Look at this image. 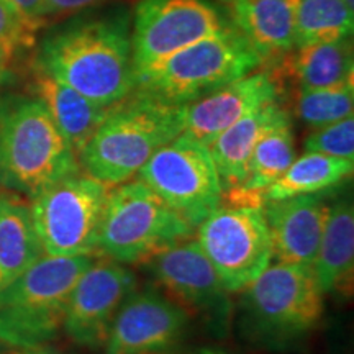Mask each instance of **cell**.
<instances>
[{
	"mask_svg": "<svg viewBox=\"0 0 354 354\" xmlns=\"http://www.w3.org/2000/svg\"><path fill=\"white\" fill-rule=\"evenodd\" d=\"M37 66L102 107L136 91L127 12L73 21L44 39Z\"/></svg>",
	"mask_w": 354,
	"mask_h": 354,
	"instance_id": "cell-1",
	"label": "cell"
},
{
	"mask_svg": "<svg viewBox=\"0 0 354 354\" xmlns=\"http://www.w3.org/2000/svg\"><path fill=\"white\" fill-rule=\"evenodd\" d=\"M184 130V105L136 88L112 105L92 138L79 153L81 169L109 187L138 176L162 146Z\"/></svg>",
	"mask_w": 354,
	"mask_h": 354,
	"instance_id": "cell-2",
	"label": "cell"
},
{
	"mask_svg": "<svg viewBox=\"0 0 354 354\" xmlns=\"http://www.w3.org/2000/svg\"><path fill=\"white\" fill-rule=\"evenodd\" d=\"M77 154L33 94H0V184L32 201L81 172Z\"/></svg>",
	"mask_w": 354,
	"mask_h": 354,
	"instance_id": "cell-3",
	"label": "cell"
},
{
	"mask_svg": "<svg viewBox=\"0 0 354 354\" xmlns=\"http://www.w3.org/2000/svg\"><path fill=\"white\" fill-rule=\"evenodd\" d=\"M94 259V254H43L0 289V343L30 346L55 342L63 331L71 292Z\"/></svg>",
	"mask_w": 354,
	"mask_h": 354,
	"instance_id": "cell-4",
	"label": "cell"
},
{
	"mask_svg": "<svg viewBox=\"0 0 354 354\" xmlns=\"http://www.w3.org/2000/svg\"><path fill=\"white\" fill-rule=\"evenodd\" d=\"M196 228L176 214L140 179L110 189L102 218L97 256L143 266L194 236Z\"/></svg>",
	"mask_w": 354,
	"mask_h": 354,
	"instance_id": "cell-5",
	"label": "cell"
},
{
	"mask_svg": "<svg viewBox=\"0 0 354 354\" xmlns=\"http://www.w3.org/2000/svg\"><path fill=\"white\" fill-rule=\"evenodd\" d=\"M263 64L258 53L232 25L141 73L136 76V88L171 104L187 105Z\"/></svg>",
	"mask_w": 354,
	"mask_h": 354,
	"instance_id": "cell-6",
	"label": "cell"
},
{
	"mask_svg": "<svg viewBox=\"0 0 354 354\" xmlns=\"http://www.w3.org/2000/svg\"><path fill=\"white\" fill-rule=\"evenodd\" d=\"M250 335L269 346L295 343L323 317V292L312 268L271 263L245 290Z\"/></svg>",
	"mask_w": 354,
	"mask_h": 354,
	"instance_id": "cell-7",
	"label": "cell"
},
{
	"mask_svg": "<svg viewBox=\"0 0 354 354\" xmlns=\"http://www.w3.org/2000/svg\"><path fill=\"white\" fill-rule=\"evenodd\" d=\"M110 189L81 171L33 197L30 209L43 254L59 258L97 256Z\"/></svg>",
	"mask_w": 354,
	"mask_h": 354,
	"instance_id": "cell-8",
	"label": "cell"
},
{
	"mask_svg": "<svg viewBox=\"0 0 354 354\" xmlns=\"http://www.w3.org/2000/svg\"><path fill=\"white\" fill-rule=\"evenodd\" d=\"M138 179L194 228L223 202L209 146L184 133L153 154Z\"/></svg>",
	"mask_w": 354,
	"mask_h": 354,
	"instance_id": "cell-9",
	"label": "cell"
},
{
	"mask_svg": "<svg viewBox=\"0 0 354 354\" xmlns=\"http://www.w3.org/2000/svg\"><path fill=\"white\" fill-rule=\"evenodd\" d=\"M194 240L230 294L243 292L272 263L263 209L221 203L196 227Z\"/></svg>",
	"mask_w": 354,
	"mask_h": 354,
	"instance_id": "cell-10",
	"label": "cell"
},
{
	"mask_svg": "<svg viewBox=\"0 0 354 354\" xmlns=\"http://www.w3.org/2000/svg\"><path fill=\"white\" fill-rule=\"evenodd\" d=\"M228 26L232 24L209 0H140L131 21L135 74Z\"/></svg>",
	"mask_w": 354,
	"mask_h": 354,
	"instance_id": "cell-11",
	"label": "cell"
},
{
	"mask_svg": "<svg viewBox=\"0 0 354 354\" xmlns=\"http://www.w3.org/2000/svg\"><path fill=\"white\" fill-rule=\"evenodd\" d=\"M156 287L190 317H201L216 335H225L232 318V300L218 274L192 238L169 248L143 264Z\"/></svg>",
	"mask_w": 354,
	"mask_h": 354,
	"instance_id": "cell-12",
	"label": "cell"
},
{
	"mask_svg": "<svg viewBox=\"0 0 354 354\" xmlns=\"http://www.w3.org/2000/svg\"><path fill=\"white\" fill-rule=\"evenodd\" d=\"M136 282V274L127 264L95 256L71 292L63 333L77 346L104 349L115 318Z\"/></svg>",
	"mask_w": 354,
	"mask_h": 354,
	"instance_id": "cell-13",
	"label": "cell"
},
{
	"mask_svg": "<svg viewBox=\"0 0 354 354\" xmlns=\"http://www.w3.org/2000/svg\"><path fill=\"white\" fill-rule=\"evenodd\" d=\"M190 315L154 287L135 289L115 318L104 354H176Z\"/></svg>",
	"mask_w": 354,
	"mask_h": 354,
	"instance_id": "cell-14",
	"label": "cell"
},
{
	"mask_svg": "<svg viewBox=\"0 0 354 354\" xmlns=\"http://www.w3.org/2000/svg\"><path fill=\"white\" fill-rule=\"evenodd\" d=\"M277 100V79L266 71H254L184 105L183 133L209 146L233 123Z\"/></svg>",
	"mask_w": 354,
	"mask_h": 354,
	"instance_id": "cell-15",
	"label": "cell"
},
{
	"mask_svg": "<svg viewBox=\"0 0 354 354\" xmlns=\"http://www.w3.org/2000/svg\"><path fill=\"white\" fill-rule=\"evenodd\" d=\"M330 205L318 194L266 201L263 214L269 228L272 259L312 268Z\"/></svg>",
	"mask_w": 354,
	"mask_h": 354,
	"instance_id": "cell-16",
	"label": "cell"
},
{
	"mask_svg": "<svg viewBox=\"0 0 354 354\" xmlns=\"http://www.w3.org/2000/svg\"><path fill=\"white\" fill-rule=\"evenodd\" d=\"M230 24L263 63L295 50L299 0H228Z\"/></svg>",
	"mask_w": 354,
	"mask_h": 354,
	"instance_id": "cell-17",
	"label": "cell"
},
{
	"mask_svg": "<svg viewBox=\"0 0 354 354\" xmlns=\"http://www.w3.org/2000/svg\"><path fill=\"white\" fill-rule=\"evenodd\" d=\"M289 113L277 102L264 105L221 131L209 145L218 172L223 197L236 192L248 179V166L254 146L276 123Z\"/></svg>",
	"mask_w": 354,
	"mask_h": 354,
	"instance_id": "cell-18",
	"label": "cell"
},
{
	"mask_svg": "<svg viewBox=\"0 0 354 354\" xmlns=\"http://www.w3.org/2000/svg\"><path fill=\"white\" fill-rule=\"evenodd\" d=\"M32 91L43 102L77 158L112 109L88 100L38 66L33 73Z\"/></svg>",
	"mask_w": 354,
	"mask_h": 354,
	"instance_id": "cell-19",
	"label": "cell"
},
{
	"mask_svg": "<svg viewBox=\"0 0 354 354\" xmlns=\"http://www.w3.org/2000/svg\"><path fill=\"white\" fill-rule=\"evenodd\" d=\"M313 274L323 294H351L354 272V209L351 198L328 209Z\"/></svg>",
	"mask_w": 354,
	"mask_h": 354,
	"instance_id": "cell-20",
	"label": "cell"
},
{
	"mask_svg": "<svg viewBox=\"0 0 354 354\" xmlns=\"http://www.w3.org/2000/svg\"><path fill=\"white\" fill-rule=\"evenodd\" d=\"M295 159L294 130L290 115L281 118L254 146L248 166L246 183L236 192L228 194L227 205L259 207L264 205V192L287 171ZM225 203V202H223Z\"/></svg>",
	"mask_w": 354,
	"mask_h": 354,
	"instance_id": "cell-21",
	"label": "cell"
},
{
	"mask_svg": "<svg viewBox=\"0 0 354 354\" xmlns=\"http://www.w3.org/2000/svg\"><path fill=\"white\" fill-rule=\"evenodd\" d=\"M43 256L30 203L17 194H0V289Z\"/></svg>",
	"mask_w": 354,
	"mask_h": 354,
	"instance_id": "cell-22",
	"label": "cell"
},
{
	"mask_svg": "<svg viewBox=\"0 0 354 354\" xmlns=\"http://www.w3.org/2000/svg\"><path fill=\"white\" fill-rule=\"evenodd\" d=\"M284 69L299 88H325L351 82L354 74L353 44L349 38L297 46L286 55Z\"/></svg>",
	"mask_w": 354,
	"mask_h": 354,
	"instance_id": "cell-23",
	"label": "cell"
},
{
	"mask_svg": "<svg viewBox=\"0 0 354 354\" xmlns=\"http://www.w3.org/2000/svg\"><path fill=\"white\" fill-rule=\"evenodd\" d=\"M354 161L305 151L295 158L287 171L264 192L266 201H281L307 194H320L351 177Z\"/></svg>",
	"mask_w": 354,
	"mask_h": 354,
	"instance_id": "cell-24",
	"label": "cell"
},
{
	"mask_svg": "<svg viewBox=\"0 0 354 354\" xmlns=\"http://www.w3.org/2000/svg\"><path fill=\"white\" fill-rule=\"evenodd\" d=\"M353 7L344 0H299L295 48L351 38Z\"/></svg>",
	"mask_w": 354,
	"mask_h": 354,
	"instance_id": "cell-25",
	"label": "cell"
},
{
	"mask_svg": "<svg viewBox=\"0 0 354 354\" xmlns=\"http://www.w3.org/2000/svg\"><path fill=\"white\" fill-rule=\"evenodd\" d=\"M354 81L325 88H299L297 115L312 128L353 117Z\"/></svg>",
	"mask_w": 354,
	"mask_h": 354,
	"instance_id": "cell-26",
	"label": "cell"
},
{
	"mask_svg": "<svg viewBox=\"0 0 354 354\" xmlns=\"http://www.w3.org/2000/svg\"><path fill=\"white\" fill-rule=\"evenodd\" d=\"M39 26L10 0H0V56L10 61L15 51L30 46Z\"/></svg>",
	"mask_w": 354,
	"mask_h": 354,
	"instance_id": "cell-27",
	"label": "cell"
},
{
	"mask_svg": "<svg viewBox=\"0 0 354 354\" xmlns=\"http://www.w3.org/2000/svg\"><path fill=\"white\" fill-rule=\"evenodd\" d=\"M305 151L354 161V118L348 117L330 125L313 128L304 141Z\"/></svg>",
	"mask_w": 354,
	"mask_h": 354,
	"instance_id": "cell-28",
	"label": "cell"
},
{
	"mask_svg": "<svg viewBox=\"0 0 354 354\" xmlns=\"http://www.w3.org/2000/svg\"><path fill=\"white\" fill-rule=\"evenodd\" d=\"M104 0H43L41 8L38 12V20L41 25L46 20H56L68 17L71 13L81 12L84 8H88Z\"/></svg>",
	"mask_w": 354,
	"mask_h": 354,
	"instance_id": "cell-29",
	"label": "cell"
},
{
	"mask_svg": "<svg viewBox=\"0 0 354 354\" xmlns=\"http://www.w3.org/2000/svg\"><path fill=\"white\" fill-rule=\"evenodd\" d=\"M0 354H64L59 349L48 344H30V346H15V344L0 343Z\"/></svg>",
	"mask_w": 354,
	"mask_h": 354,
	"instance_id": "cell-30",
	"label": "cell"
},
{
	"mask_svg": "<svg viewBox=\"0 0 354 354\" xmlns=\"http://www.w3.org/2000/svg\"><path fill=\"white\" fill-rule=\"evenodd\" d=\"M10 2L15 3V6L19 7L20 10L24 12L26 17H28V19L37 20L38 24L41 25V21L38 20V12H39V8H41L43 0H10Z\"/></svg>",
	"mask_w": 354,
	"mask_h": 354,
	"instance_id": "cell-31",
	"label": "cell"
},
{
	"mask_svg": "<svg viewBox=\"0 0 354 354\" xmlns=\"http://www.w3.org/2000/svg\"><path fill=\"white\" fill-rule=\"evenodd\" d=\"M192 354H228V353L221 348H201L197 349V351H194Z\"/></svg>",
	"mask_w": 354,
	"mask_h": 354,
	"instance_id": "cell-32",
	"label": "cell"
},
{
	"mask_svg": "<svg viewBox=\"0 0 354 354\" xmlns=\"http://www.w3.org/2000/svg\"><path fill=\"white\" fill-rule=\"evenodd\" d=\"M7 64H8V59H6V57L0 56V77H2V74H3V71H6Z\"/></svg>",
	"mask_w": 354,
	"mask_h": 354,
	"instance_id": "cell-33",
	"label": "cell"
},
{
	"mask_svg": "<svg viewBox=\"0 0 354 354\" xmlns=\"http://www.w3.org/2000/svg\"><path fill=\"white\" fill-rule=\"evenodd\" d=\"M225 2H228V0H225Z\"/></svg>",
	"mask_w": 354,
	"mask_h": 354,
	"instance_id": "cell-34",
	"label": "cell"
}]
</instances>
